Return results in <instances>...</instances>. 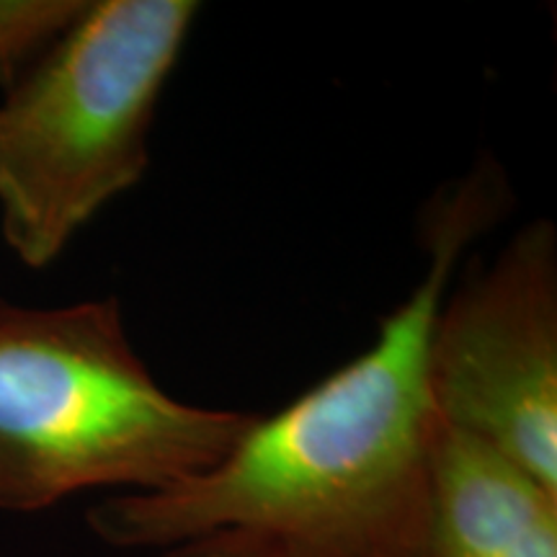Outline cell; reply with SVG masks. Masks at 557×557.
Returning <instances> with one entry per match:
<instances>
[{"label":"cell","instance_id":"obj_1","mask_svg":"<svg viewBox=\"0 0 557 557\" xmlns=\"http://www.w3.org/2000/svg\"><path fill=\"white\" fill-rule=\"evenodd\" d=\"M504 201L491 163L449 186L429 209L426 274L364 354L256 416L209 470L101 500L90 532L158 557H421L438 426L431 325L459 256Z\"/></svg>","mask_w":557,"mask_h":557},{"label":"cell","instance_id":"obj_2","mask_svg":"<svg viewBox=\"0 0 557 557\" xmlns=\"http://www.w3.org/2000/svg\"><path fill=\"white\" fill-rule=\"evenodd\" d=\"M253 418L165 393L116 297L65 308L0 299V511L181 483L218 465Z\"/></svg>","mask_w":557,"mask_h":557},{"label":"cell","instance_id":"obj_3","mask_svg":"<svg viewBox=\"0 0 557 557\" xmlns=\"http://www.w3.org/2000/svg\"><path fill=\"white\" fill-rule=\"evenodd\" d=\"M199 3L94 0L0 103V233L29 269L58 261L143 181L150 127Z\"/></svg>","mask_w":557,"mask_h":557},{"label":"cell","instance_id":"obj_4","mask_svg":"<svg viewBox=\"0 0 557 557\" xmlns=\"http://www.w3.org/2000/svg\"><path fill=\"white\" fill-rule=\"evenodd\" d=\"M444 423L496 449L557 496V235L521 227L498 259L444 295L429 336Z\"/></svg>","mask_w":557,"mask_h":557},{"label":"cell","instance_id":"obj_5","mask_svg":"<svg viewBox=\"0 0 557 557\" xmlns=\"http://www.w3.org/2000/svg\"><path fill=\"white\" fill-rule=\"evenodd\" d=\"M90 0H0V90H11L65 39Z\"/></svg>","mask_w":557,"mask_h":557},{"label":"cell","instance_id":"obj_6","mask_svg":"<svg viewBox=\"0 0 557 557\" xmlns=\"http://www.w3.org/2000/svg\"><path fill=\"white\" fill-rule=\"evenodd\" d=\"M500 557H557V519L542 524L537 532L529 534L521 545L508 549V553Z\"/></svg>","mask_w":557,"mask_h":557}]
</instances>
